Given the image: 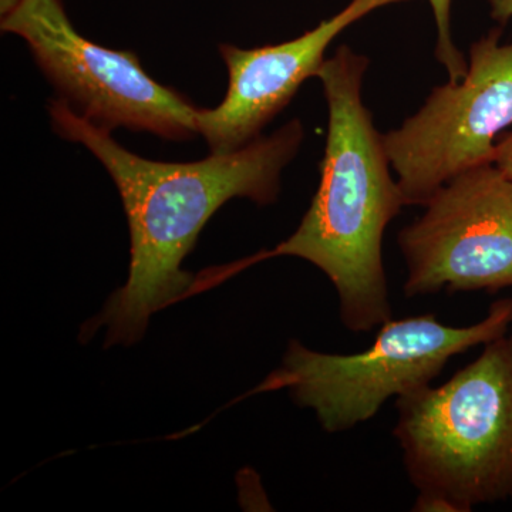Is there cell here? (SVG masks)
<instances>
[{"label":"cell","mask_w":512,"mask_h":512,"mask_svg":"<svg viewBox=\"0 0 512 512\" xmlns=\"http://www.w3.org/2000/svg\"><path fill=\"white\" fill-rule=\"evenodd\" d=\"M49 116L60 137L82 144L106 168L126 212V284L80 332L83 342H89L96 330L106 329V346L133 345L143 338L151 315L190 295L195 279L184 271L183 262L205 224L234 198L274 204L282 173L305 140V127L295 119L234 153L164 163L126 150L111 131L79 116L62 99L50 101Z\"/></svg>","instance_id":"1"},{"label":"cell","mask_w":512,"mask_h":512,"mask_svg":"<svg viewBox=\"0 0 512 512\" xmlns=\"http://www.w3.org/2000/svg\"><path fill=\"white\" fill-rule=\"evenodd\" d=\"M370 60L342 45L320 67L328 104V137L311 207L291 237L256 262L295 256L315 265L335 286L340 318L353 332L392 319L383 238L406 201L373 114L363 101Z\"/></svg>","instance_id":"2"},{"label":"cell","mask_w":512,"mask_h":512,"mask_svg":"<svg viewBox=\"0 0 512 512\" xmlns=\"http://www.w3.org/2000/svg\"><path fill=\"white\" fill-rule=\"evenodd\" d=\"M397 404L394 436L417 490L446 495L464 512L512 500V338L487 343L447 383Z\"/></svg>","instance_id":"3"},{"label":"cell","mask_w":512,"mask_h":512,"mask_svg":"<svg viewBox=\"0 0 512 512\" xmlns=\"http://www.w3.org/2000/svg\"><path fill=\"white\" fill-rule=\"evenodd\" d=\"M512 299L491 306L476 325L454 328L434 315L393 320L380 326L369 349L330 355L289 342L282 365L252 393L288 390L296 404L313 410L328 433L373 419L387 400L429 386L451 357L507 335Z\"/></svg>","instance_id":"4"},{"label":"cell","mask_w":512,"mask_h":512,"mask_svg":"<svg viewBox=\"0 0 512 512\" xmlns=\"http://www.w3.org/2000/svg\"><path fill=\"white\" fill-rule=\"evenodd\" d=\"M2 30L28 43L59 99L96 126L148 131L171 141L198 136L197 107L156 82L136 53L80 35L62 0H19L2 15Z\"/></svg>","instance_id":"5"},{"label":"cell","mask_w":512,"mask_h":512,"mask_svg":"<svg viewBox=\"0 0 512 512\" xmlns=\"http://www.w3.org/2000/svg\"><path fill=\"white\" fill-rule=\"evenodd\" d=\"M503 26L470 47L466 76L434 87L423 106L383 134L406 205H426L457 175L494 164L495 140L512 126V42Z\"/></svg>","instance_id":"6"},{"label":"cell","mask_w":512,"mask_h":512,"mask_svg":"<svg viewBox=\"0 0 512 512\" xmlns=\"http://www.w3.org/2000/svg\"><path fill=\"white\" fill-rule=\"evenodd\" d=\"M399 234L406 296L512 286V180L495 164L448 181Z\"/></svg>","instance_id":"7"},{"label":"cell","mask_w":512,"mask_h":512,"mask_svg":"<svg viewBox=\"0 0 512 512\" xmlns=\"http://www.w3.org/2000/svg\"><path fill=\"white\" fill-rule=\"evenodd\" d=\"M409 0H350L340 12L303 35L279 43L242 49L221 45L228 92L215 109H198V136L211 154H229L262 136V130L291 103L299 87L318 76L326 50L353 23L375 10Z\"/></svg>","instance_id":"8"},{"label":"cell","mask_w":512,"mask_h":512,"mask_svg":"<svg viewBox=\"0 0 512 512\" xmlns=\"http://www.w3.org/2000/svg\"><path fill=\"white\" fill-rule=\"evenodd\" d=\"M429 3L434 20H436L437 62L446 67L450 82H458L467 74L468 60L454 43L453 30H451L453 0H429Z\"/></svg>","instance_id":"9"},{"label":"cell","mask_w":512,"mask_h":512,"mask_svg":"<svg viewBox=\"0 0 512 512\" xmlns=\"http://www.w3.org/2000/svg\"><path fill=\"white\" fill-rule=\"evenodd\" d=\"M413 511L419 512H464L463 508L439 493H429V491H419L416 503L413 505Z\"/></svg>","instance_id":"10"},{"label":"cell","mask_w":512,"mask_h":512,"mask_svg":"<svg viewBox=\"0 0 512 512\" xmlns=\"http://www.w3.org/2000/svg\"><path fill=\"white\" fill-rule=\"evenodd\" d=\"M494 164L512 180V131L495 146Z\"/></svg>","instance_id":"11"},{"label":"cell","mask_w":512,"mask_h":512,"mask_svg":"<svg viewBox=\"0 0 512 512\" xmlns=\"http://www.w3.org/2000/svg\"><path fill=\"white\" fill-rule=\"evenodd\" d=\"M490 6L491 19L498 23V26L507 25L512 20V0H485Z\"/></svg>","instance_id":"12"},{"label":"cell","mask_w":512,"mask_h":512,"mask_svg":"<svg viewBox=\"0 0 512 512\" xmlns=\"http://www.w3.org/2000/svg\"><path fill=\"white\" fill-rule=\"evenodd\" d=\"M19 0H0V13L2 15H5V13H8L10 9L13 8V6L18 3Z\"/></svg>","instance_id":"13"}]
</instances>
